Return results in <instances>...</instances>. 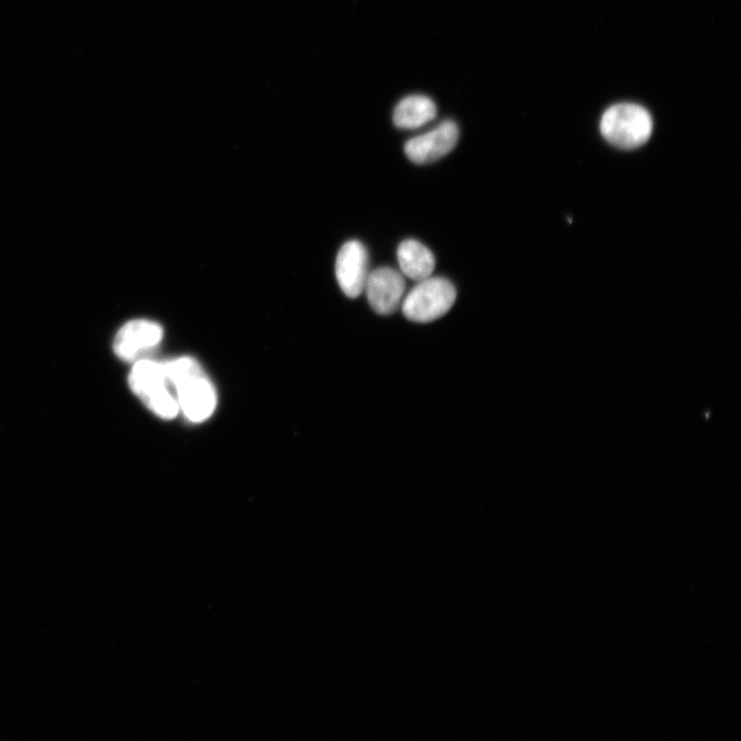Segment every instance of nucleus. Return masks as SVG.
Segmentation results:
<instances>
[{"label": "nucleus", "instance_id": "nucleus-1", "mask_svg": "<svg viewBox=\"0 0 741 741\" xmlns=\"http://www.w3.org/2000/svg\"><path fill=\"white\" fill-rule=\"evenodd\" d=\"M165 372L176 392L180 410L193 422H202L214 414L217 393L200 364L184 357L164 363Z\"/></svg>", "mask_w": 741, "mask_h": 741}, {"label": "nucleus", "instance_id": "nucleus-2", "mask_svg": "<svg viewBox=\"0 0 741 741\" xmlns=\"http://www.w3.org/2000/svg\"><path fill=\"white\" fill-rule=\"evenodd\" d=\"M129 386L135 396L157 416L173 419L180 412L178 399L170 392V382L164 363L148 359L137 361L128 377Z\"/></svg>", "mask_w": 741, "mask_h": 741}, {"label": "nucleus", "instance_id": "nucleus-3", "mask_svg": "<svg viewBox=\"0 0 741 741\" xmlns=\"http://www.w3.org/2000/svg\"><path fill=\"white\" fill-rule=\"evenodd\" d=\"M601 130L614 147L632 150L647 143L652 134L653 121L641 105L620 103L604 114Z\"/></svg>", "mask_w": 741, "mask_h": 741}, {"label": "nucleus", "instance_id": "nucleus-4", "mask_svg": "<svg viewBox=\"0 0 741 741\" xmlns=\"http://www.w3.org/2000/svg\"><path fill=\"white\" fill-rule=\"evenodd\" d=\"M456 290L443 277H429L419 281L405 300L402 310L407 319L414 323L428 324L441 319L454 305Z\"/></svg>", "mask_w": 741, "mask_h": 741}, {"label": "nucleus", "instance_id": "nucleus-5", "mask_svg": "<svg viewBox=\"0 0 741 741\" xmlns=\"http://www.w3.org/2000/svg\"><path fill=\"white\" fill-rule=\"evenodd\" d=\"M163 335V328L155 322L147 320L128 322L116 335L115 354L125 362L143 360L144 355L149 354L160 344Z\"/></svg>", "mask_w": 741, "mask_h": 741}, {"label": "nucleus", "instance_id": "nucleus-6", "mask_svg": "<svg viewBox=\"0 0 741 741\" xmlns=\"http://www.w3.org/2000/svg\"><path fill=\"white\" fill-rule=\"evenodd\" d=\"M368 266V252L363 243L351 240L341 247L336 261V276L347 297L356 299L363 294L369 275Z\"/></svg>", "mask_w": 741, "mask_h": 741}, {"label": "nucleus", "instance_id": "nucleus-7", "mask_svg": "<svg viewBox=\"0 0 741 741\" xmlns=\"http://www.w3.org/2000/svg\"><path fill=\"white\" fill-rule=\"evenodd\" d=\"M365 291L372 309L380 315H392L403 301L406 282L395 269L381 267L367 278Z\"/></svg>", "mask_w": 741, "mask_h": 741}, {"label": "nucleus", "instance_id": "nucleus-8", "mask_svg": "<svg viewBox=\"0 0 741 741\" xmlns=\"http://www.w3.org/2000/svg\"><path fill=\"white\" fill-rule=\"evenodd\" d=\"M460 130L452 121H445L429 133L419 135L405 145L407 157L415 164L425 165L439 161L456 146Z\"/></svg>", "mask_w": 741, "mask_h": 741}, {"label": "nucleus", "instance_id": "nucleus-9", "mask_svg": "<svg viewBox=\"0 0 741 741\" xmlns=\"http://www.w3.org/2000/svg\"><path fill=\"white\" fill-rule=\"evenodd\" d=\"M398 260L402 272L416 281L431 277L436 267L433 253L427 246L414 239L405 240L400 244Z\"/></svg>", "mask_w": 741, "mask_h": 741}, {"label": "nucleus", "instance_id": "nucleus-10", "mask_svg": "<svg viewBox=\"0 0 741 741\" xmlns=\"http://www.w3.org/2000/svg\"><path fill=\"white\" fill-rule=\"evenodd\" d=\"M437 116L435 102L422 95L404 98L394 113V123L401 129H416L433 121Z\"/></svg>", "mask_w": 741, "mask_h": 741}]
</instances>
